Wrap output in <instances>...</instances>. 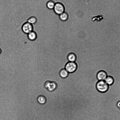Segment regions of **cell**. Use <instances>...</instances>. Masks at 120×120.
Returning <instances> with one entry per match:
<instances>
[{"instance_id": "obj_1", "label": "cell", "mask_w": 120, "mask_h": 120, "mask_svg": "<svg viewBox=\"0 0 120 120\" xmlns=\"http://www.w3.org/2000/svg\"><path fill=\"white\" fill-rule=\"evenodd\" d=\"M96 87L98 91L104 93L108 90L109 88V85L104 81H99L97 83Z\"/></svg>"}, {"instance_id": "obj_2", "label": "cell", "mask_w": 120, "mask_h": 120, "mask_svg": "<svg viewBox=\"0 0 120 120\" xmlns=\"http://www.w3.org/2000/svg\"><path fill=\"white\" fill-rule=\"evenodd\" d=\"M21 29L22 31L27 34L33 30V25L26 21L22 24Z\"/></svg>"}, {"instance_id": "obj_3", "label": "cell", "mask_w": 120, "mask_h": 120, "mask_svg": "<svg viewBox=\"0 0 120 120\" xmlns=\"http://www.w3.org/2000/svg\"><path fill=\"white\" fill-rule=\"evenodd\" d=\"M53 9L56 14L59 15L64 12L65 8L62 4L58 2L55 3Z\"/></svg>"}, {"instance_id": "obj_4", "label": "cell", "mask_w": 120, "mask_h": 120, "mask_svg": "<svg viewBox=\"0 0 120 120\" xmlns=\"http://www.w3.org/2000/svg\"><path fill=\"white\" fill-rule=\"evenodd\" d=\"M44 87L50 91L54 90L56 88L57 85L56 82L52 81H47L44 84Z\"/></svg>"}, {"instance_id": "obj_5", "label": "cell", "mask_w": 120, "mask_h": 120, "mask_svg": "<svg viewBox=\"0 0 120 120\" xmlns=\"http://www.w3.org/2000/svg\"><path fill=\"white\" fill-rule=\"evenodd\" d=\"M77 68L76 64L75 62H69L66 64L65 69L69 73L75 72Z\"/></svg>"}, {"instance_id": "obj_6", "label": "cell", "mask_w": 120, "mask_h": 120, "mask_svg": "<svg viewBox=\"0 0 120 120\" xmlns=\"http://www.w3.org/2000/svg\"><path fill=\"white\" fill-rule=\"evenodd\" d=\"M107 76L106 73L102 71L99 72L97 75V79L99 81H104Z\"/></svg>"}, {"instance_id": "obj_7", "label": "cell", "mask_w": 120, "mask_h": 120, "mask_svg": "<svg viewBox=\"0 0 120 120\" xmlns=\"http://www.w3.org/2000/svg\"><path fill=\"white\" fill-rule=\"evenodd\" d=\"M27 36L28 39L31 41L35 40L37 37L36 33L33 31L28 34Z\"/></svg>"}, {"instance_id": "obj_8", "label": "cell", "mask_w": 120, "mask_h": 120, "mask_svg": "<svg viewBox=\"0 0 120 120\" xmlns=\"http://www.w3.org/2000/svg\"><path fill=\"white\" fill-rule=\"evenodd\" d=\"M38 21L37 19L34 16H31L29 17L27 19L26 22L33 25L36 24Z\"/></svg>"}, {"instance_id": "obj_9", "label": "cell", "mask_w": 120, "mask_h": 120, "mask_svg": "<svg viewBox=\"0 0 120 120\" xmlns=\"http://www.w3.org/2000/svg\"><path fill=\"white\" fill-rule=\"evenodd\" d=\"M68 59L69 62H75L76 59V56L73 53H70L68 55Z\"/></svg>"}, {"instance_id": "obj_10", "label": "cell", "mask_w": 120, "mask_h": 120, "mask_svg": "<svg viewBox=\"0 0 120 120\" xmlns=\"http://www.w3.org/2000/svg\"><path fill=\"white\" fill-rule=\"evenodd\" d=\"M59 17L60 20L61 21L65 22L68 19V15L67 12H64L59 15Z\"/></svg>"}, {"instance_id": "obj_11", "label": "cell", "mask_w": 120, "mask_h": 120, "mask_svg": "<svg viewBox=\"0 0 120 120\" xmlns=\"http://www.w3.org/2000/svg\"><path fill=\"white\" fill-rule=\"evenodd\" d=\"M37 100L39 103L42 105L45 104L46 101V98L43 95H41L38 96Z\"/></svg>"}, {"instance_id": "obj_12", "label": "cell", "mask_w": 120, "mask_h": 120, "mask_svg": "<svg viewBox=\"0 0 120 120\" xmlns=\"http://www.w3.org/2000/svg\"><path fill=\"white\" fill-rule=\"evenodd\" d=\"M55 3V2L52 0H49L46 3V6L47 8L49 9H53Z\"/></svg>"}, {"instance_id": "obj_13", "label": "cell", "mask_w": 120, "mask_h": 120, "mask_svg": "<svg viewBox=\"0 0 120 120\" xmlns=\"http://www.w3.org/2000/svg\"><path fill=\"white\" fill-rule=\"evenodd\" d=\"M69 73L65 69L61 70L59 73L60 76L62 78H65L68 76Z\"/></svg>"}, {"instance_id": "obj_14", "label": "cell", "mask_w": 120, "mask_h": 120, "mask_svg": "<svg viewBox=\"0 0 120 120\" xmlns=\"http://www.w3.org/2000/svg\"><path fill=\"white\" fill-rule=\"evenodd\" d=\"M104 81L109 86L112 84L114 82V80L112 77L108 76L107 77Z\"/></svg>"}, {"instance_id": "obj_15", "label": "cell", "mask_w": 120, "mask_h": 120, "mask_svg": "<svg viewBox=\"0 0 120 120\" xmlns=\"http://www.w3.org/2000/svg\"><path fill=\"white\" fill-rule=\"evenodd\" d=\"M2 52V50L0 48V55L1 54Z\"/></svg>"}]
</instances>
